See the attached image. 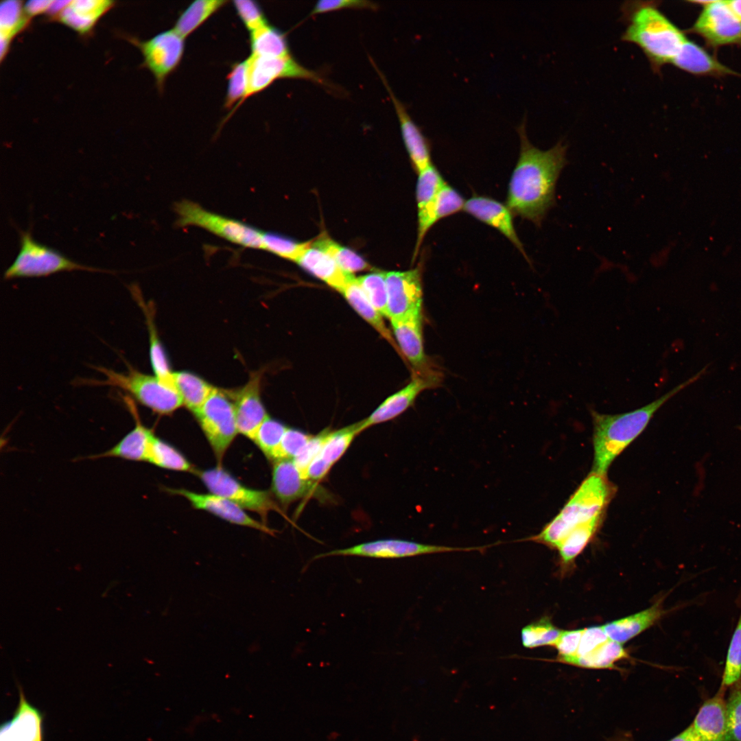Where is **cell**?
Wrapping results in <instances>:
<instances>
[{
    "label": "cell",
    "instance_id": "51",
    "mask_svg": "<svg viewBox=\"0 0 741 741\" xmlns=\"http://www.w3.org/2000/svg\"><path fill=\"white\" fill-rule=\"evenodd\" d=\"M377 7L375 3L365 0H321L315 4L309 16L346 8L375 10Z\"/></svg>",
    "mask_w": 741,
    "mask_h": 741
},
{
    "label": "cell",
    "instance_id": "16",
    "mask_svg": "<svg viewBox=\"0 0 741 741\" xmlns=\"http://www.w3.org/2000/svg\"><path fill=\"white\" fill-rule=\"evenodd\" d=\"M168 493L186 498L191 506L207 511L231 524L254 528L274 535V530L266 524L250 517L245 510L231 500L213 493H199L184 489H165Z\"/></svg>",
    "mask_w": 741,
    "mask_h": 741
},
{
    "label": "cell",
    "instance_id": "6",
    "mask_svg": "<svg viewBox=\"0 0 741 741\" xmlns=\"http://www.w3.org/2000/svg\"><path fill=\"white\" fill-rule=\"evenodd\" d=\"M19 250L3 274L5 280L47 277L58 272L87 271L115 273L113 271L75 262L60 252L37 242L30 229L19 230Z\"/></svg>",
    "mask_w": 741,
    "mask_h": 741
},
{
    "label": "cell",
    "instance_id": "11",
    "mask_svg": "<svg viewBox=\"0 0 741 741\" xmlns=\"http://www.w3.org/2000/svg\"><path fill=\"white\" fill-rule=\"evenodd\" d=\"M489 545L480 547H454L425 544L412 541L386 539L362 543L353 546L332 550L316 555L314 560L331 556H355L379 558H398L421 555L451 552L483 551Z\"/></svg>",
    "mask_w": 741,
    "mask_h": 741
},
{
    "label": "cell",
    "instance_id": "56",
    "mask_svg": "<svg viewBox=\"0 0 741 741\" xmlns=\"http://www.w3.org/2000/svg\"><path fill=\"white\" fill-rule=\"evenodd\" d=\"M54 1H29L23 4V8L25 12L29 18L32 19V17L43 13H49Z\"/></svg>",
    "mask_w": 741,
    "mask_h": 741
},
{
    "label": "cell",
    "instance_id": "8",
    "mask_svg": "<svg viewBox=\"0 0 741 741\" xmlns=\"http://www.w3.org/2000/svg\"><path fill=\"white\" fill-rule=\"evenodd\" d=\"M193 414L220 464L239 433L235 406L228 391L215 388Z\"/></svg>",
    "mask_w": 741,
    "mask_h": 741
},
{
    "label": "cell",
    "instance_id": "54",
    "mask_svg": "<svg viewBox=\"0 0 741 741\" xmlns=\"http://www.w3.org/2000/svg\"><path fill=\"white\" fill-rule=\"evenodd\" d=\"M583 629L564 631L554 646L558 650L556 661L576 655Z\"/></svg>",
    "mask_w": 741,
    "mask_h": 741
},
{
    "label": "cell",
    "instance_id": "18",
    "mask_svg": "<svg viewBox=\"0 0 741 741\" xmlns=\"http://www.w3.org/2000/svg\"><path fill=\"white\" fill-rule=\"evenodd\" d=\"M259 386L260 377L256 374L239 390L228 391L235 406L238 432L252 440L269 417L261 399Z\"/></svg>",
    "mask_w": 741,
    "mask_h": 741
},
{
    "label": "cell",
    "instance_id": "15",
    "mask_svg": "<svg viewBox=\"0 0 741 741\" xmlns=\"http://www.w3.org/2000/svg\"><path fill=\"white\" fill-rule=\"evenodd\" d=\"M440 380L439 373L435 370L414 373L407 386L388 397L367 418L359 422L360 431L397 417L413 404L422 391L435 387Z\"/></svg>",
    "mask_w": 741,
    "mask_h": 741
},
{
    "label": "cell",
    "instance_id": "21",
    "mask_svg": "<svg viewBox=\"0 0 741 741\" xmlns=\"http://www.w3.org/2000/svg\"><path fill=\"white\" fill-rule=\"evenodd\" d=\"M373 65L379 75L380 78L388 92L397 115L405 148L410 156L413 167L417 172L419 173L432 164L431 162L429 141L411 119L405 107L397 98L385 77L374 62H373Z\"/></svg>",
    "mask_w": 741,
    "mask_h": 741
},
{
    "label": "cell",
    "instance_id": "49",
    "mask_svg": "<svg viewBox=\"0 0 741 741\" xmlns=\"http://www.w3.org/2000/svg\"><path fill=\"white\" fill-rule=\"evenodd\" d=\"M233 7L241 21L250 33L268 24L261 5L255 1L235 0Z\"/></svg>",
    "mask_w": 741,
    "mask_h": 741
},
{
    "label": "cell",
    "instance_id": "41",
    "mask_svg": "<svg viewBox=\"0 0 741 741\" xmlns=\"http://www.w3.org/2000/svg\"><path fill=\"white\" fill-rule=\"evenodd\" d=\"M445 183L440 172L432 164L419 173L416 185L418 220L425 215L439 190Z\"/></svg>",
    "mask_w": 741,
    "mask_h": 741
},
{
    "label": "cell",
    "instance_id": "39",
    "mask_svg": "<svg viewBox=\"0 0 741 741\" xmlns=\"http://www.w3.org/2000/svg\"><path fill=\"white\" fill-rule=\"evenodd\" d=\"M228 84L224 106L231 111L227 116L228 120L241 105L246 94L248 86V58L234 62L227 75ZM225 120L223 123L225 122Z\"/></svg>",
    "mask_w": 741,
    "mask_h": 741
},
{
    "label": "cell",
    "instance_id": "36",
    "mask_svg": "<svg viewBox=\"0 0 741 741\" xmlns=\"http://www.w3.org/2000/svg\"><path fill=\"white\" fill-rule=\"evenodd\" d=\"M604 516L599 517L573 529L560 543L558 551L560 562L565 568L572 565L593 539L602 525Z\"/></svg>",
    "mask_w": 741,
    "mask_h": 741
},
{
    "label": "cell",
    "instance_id": "32",
    "mask_svg": "<svg viewBox=\"0 0 741 741\" xmlns=\"http://www.w3.org/2000/svg\"><path fill=\"white\" fill-rule=\"evenodd\" d=\"M352 307L390 344H394L391 333L386 326L383 316L375 308L359 284L357 278L351 280L340 292Z\"/></svg>",
    "mask_w": 741,
    "mask_h": 741
},
{
    "label": "cell",
    "instance_id": "33",
    "mask_svg": "<svg viewBox=\"0 0 741 741\" xmlns=\"http://www.w3.org/2000/svg\"><path fill=\"white\" fill-rule=\"evenodd\" d=\"M228 2L226 0L194 1L180 13L173 29L186 38Z\"/></svg>",
    "mask_w": 741,
    "mask_h": 741
},
{
    "label": "cell",
    "instance_id": "12",
    "mask_svg": "<svg viewBox=\"0 0 741 741\" xmlns=\"http://www.w3.org/2000/svg\"><path fill=\"white\" fill-rule=\"evenodd\" d=\"M702 10L691 31L701 36L712 47L741 46V19L727 1H692Z\"/></svg>",
    "mask_w": 741,
    "mask_h": 741
},
{
    "label": "cell",
    "instance_id": "43",
    "mask_svg": "<svg viewBox=\"0 0 741 741\" xmlns=\"http://www.w3.org/2000/svg\"><path fill=\"white\" fill-rule=\"evenodd\" d=\"M562 631L554 626L548 618H543L521 629L522 644L527 648L554 646Z\"/></svg>",
    "mask_w": 741,
    "mask_h": 741
},
{
    "label": "cell",
    "instance_id": "13",
    "mask_svg": "<svg viewBox=\"0 0 741 741\" xmlns=\"http://www.w3.org/2000/svg\"><path fill=\"white\" fill-rule=\"evenodd\" d=\"M248 62V86L242 104L266 89L274 81L282 78L305 79L330 87V84L322 76L302 66L292 55L278 58L250 55Z\"/></svg>",
    "mask_w": 741,
    "mask_h": 741
},
{
    "label": "cell",
    "instance_id": "30",
    "mask_svg": "<svg viewBox=\"0 0 741 741\" xmlns=\"http://www.w3.org/2000/svg\"><path fill=\"white\" fill-rule=\"evenodd\" d=\"M129 290L142 309L145 316L149 333L150 358L154 375L165 383L174 385L173 373L171 371L167 357L155 327L153 307L150 303H145L141 296V290L137 285H130Z\"/></svg>",
    "mask_w": 741,
    "mask_h": 741
},
{
    "label": "cell",
    "instance_id": "57",
    "mask_svg": "<svg viewBox=\"0 0 741 741\" xmlns=\"http://www.w3.org/2000/svg\"><path fill=\"white\" fill-rule=\"evenodd\" d=\"M670 741H702L692 725Z\"/></svg>",
    "mask_w": 741,
    "mask_h": 741
},
{
    "label": "cell",
    "instance_id": "20",
    "mask_svg": "<svg viewBox=\"0 0 741 741\" xmlns=\"http://www.w3.org/2000/svg\"><path fill=\"white\" fill-rule=\"evenodd\" d=\"M463 210L499 231L529 261L514 227L513 214L507 206L489 197L475 196L465 201Z\"/></svg>",
    "mask_w": 741,
    "mask_h": 741
},
{
    "label": "cell",
    "instance_id": "2",
    "mask_svg": "<svg viewBox=\"0 0 741 741\" xmlns=\"http://www.w3.org/2000/svg\"><path fill=\"white\" fill-rule=\"evenodd\" d=\"M703 373L681 383L661 397L635 410L607 414L591 410L593 459L591 472L607 475L613 461L645 430L656 412Z\"/></svg>",
    "mask_w": 741,
    "mask_h": 741
},
{
    "label": "cell",
    "instance_id": "19",
    "mask_svg": "<svg viewBox=\"0 0 741 741\" xmlns=\"http://www.w3.org/2000/svg\"><path fill=\"white\" fill-rule=\"evenodd\" d=\"M135 421V425L117 444L110 449L87 458H119L131 461H146L153 438L152 430L141 423L134 399L128 395L122 396Z\"/></svg>",
    "mask_w": 741,
    "mask_h": 741
},
{
    "label": "cell",
    "instance_id": "59",
    "mask_svg": "<svg viewBox=\"0 0 741 741\" xmlns=\"http://www.w3.org/2000/svg\"><path fill=\"white\" fill-rule=\"evenodd\" d=\"M611 741H631V740H628L626 738H615V739H613V740H611Z\"/></svg>",
    "mask_w": 741,
    "mask_h": 741
},
{
    "label": "cell",
    "instance_id": "52",
    "mask_svg": "<svg viewBox=\"0 0 741 741\" xmlns=\"http://www.w3.org/2000/svg\"><path fill=\"white\" fill-rule=\"evenodd\" d=\"M609 639L603 626H591L583 629L580 644L575 657H584L592 652ZM573 656V657H574Z\"/></svg>",
    "mask_w": 741,
    "mask_h": 741
},
{
    "label": "cell",
    "instance_id": "23",
    "mask_svg": "<svg viewBox=\"0 0 741 741\" xmlns=\"http://www.w3.org/2000/svg\"><path fill=\"white\" fill-rule=\"evenodd\" d=\"M314 483L303 475L293 460L274 462L272 490L281 505L288 506L293 502L312 493L316 489Z\"/></svg>",
    "mask_w": 741,
    "mask_h": 741
},
{
    "label": "cell",
    "instance_id": "38",
    "mask_svg": "<svg viewBox=\"0 0 741 741\" xmlns=\"http://www.w3.org/2000/svg\"><path fill=\"white\" fill-rule=\"evenodd\" d=\"M147 462L166 469L195 473L197 472L184 455L156 436L152 441Z\"/></svg>",
    "mask_w": 741,
    "mask_h": 741
},
{
    "label": "cell",
    "instance_id": "42",
    "mask_svg": "<svg viewBox=\"0 0 741 741\" xmlns=\"http://www.w3.org/2000/svg\"><path fill=\"white\" fill-rule=\"evenodd\" d=\"M311 246L326 252L347 272L352 274L371 268L359 255L339 245L327 236L320 237Z\"/></svg>",
    "mask_w": 741,
    "mask_h": 741
},
{
    "label": "cell",
    "instance_id": "37",
    "mask_svg": "<svg viewBox=\"0 0 741 741\" xmlns=\"http://www.w3.org/2000/svg\"><path fill=\"white\" fill-rule=\"evenodd\" d=\"M628 657V654L621 644L609 639L587 655L571 657L559 662L585 668L614 669L615 662Z\"/></svg>",
    "mask_w": 741,
    "mask_h": 741
},
{
    "label": "cell",
    "instance_id": "29",
    "mask_svg": "<svg viewBox=\"0 0 741 741\" xmlns=\"http://www.w3.org/2000/svg\"><path fill=\"white\" fill-rule=\"evenodd\" d=\"M464 200L454 188L445 183L439 190L425 215L418 220V235L413 258L419 252L423 238L438 220L463 209Z\"/></svg>",
    "mask_w": 741,
    "mask_h": 741
},
{
    "label": "cell",
    "instance_id": "44",
    "mask_svg": "<svg viewBox=\"0 0 741 741\" xmlns=\"http://www.w3.org/2000/svg\"><path fill=\"white\" fill-rule=\"evenodd\" d=\"M287 429L284 424L270 417L259 427L253 441L268 460L273 461Z\"/></svg>",
    "mask_w": 741,
    "mask_h": 741
},
{
    "label": "cell",
    "instance_id": "28",
    "mask_svg": "<svg viewBox=\"0 0 741 741\" xmlns=\"http://www.w3.org/2000/svg\"><path fill=\"white\" fill-rule=\"evenodd\" d=\"M662 600H658L646 610L603 625L609 638L622 644L652 626L665 613Z\"/></svg>",
    "mask_w": 741,
    "mask_h": 741
},
{
    "label": "cell",
    "instance_id": "9",
    "mask_svg": "<svg viewBox=\"0 0 741 741\" xmlns=\"http://www.w3.org/2000/svg\"><path fill=\"white\" fill-rule=\"evenodd\" d=\"M196 474L211 493L231 500L244 510L259 514L264 524L270 511L287 518L270 492L245 486L220 466L198 470Z\"/></svg>",
    "mask_w": 741,
    "mask_h": 741
},
{
    "label": "cell",
    "instance_id": "3",
    "mask_svg": "<svg viewBox=\"0 0 741 741\" xmlns=\"http://www.w3.org/2000/svg\"><path fill=\"white\" fill-rule=\"evenodd\" d=\"M617 488L607 475L591 472L570 496L563 508L541 532L522 541H531L556 549L575 528L604 516Z\"/></svg>",
    "mask_w": 741,
    "mask_h": 741
},
{
    "label": "cell",
    "instance_id": "47",
    "mask_svg": "<svg viewBox=\"0 0 741 741\" xmlns=\"http://www.w3.org/2000/svg\"><path fill=\"white\" fill-rule=\"evenodd\" d=\"M263 250L282 258L296 261L311 243L296 242L287 237L272 232H263Z\"/></svg>",
    "mask_w": 741,
    "mask_h": 741
},
{
    "label": "cell",
    "instance_id": "27",
    "mask_svg": "<svg viewBox=\"0 0 741 741\" xmlns=\"http://www.w3.org/2000/svg\"><path fill=\"white\" fill-rule=\"evenodd\" d=\"M672 64L687 73L698 75H740L722 64L702 47L689 40L684 43Z\"/></svg>",
    "mask_w": 741,
    "mask_h": 741
},
{
    "label": "cell",
    "instance_id": "50",
    "mask_svg": "<svg viewBox=\"0 0 741 741\" xmlns=\"http://www.w3.org/2000/svg\"><path fill=\"white\" fill-rule=\"evenodd\" d=\"M299 430L287 428L274 456L273 462L280 460H293L311 438Z\"/></svg>",
    "mask_w": 741,
    "mask_h": 741
},
{
    "label": "cell",
    "instance_id": "48",
    "mask_svg": "<svg viewBox=\"0 0 741 741\" xmlns=\"http://www.w3.org/2000/svg\"><path fill=\"white\" fill-rule=\"evenodd\" d=\"M726 708L725 741H741V679L731 686Z\"/></svg>",
    "mask_w": 741,
    "mask_h": 741
},
{
    "label": "cell",
    "instance_id": "1",
    "mask_svg": "<svg viewBox=\"0 0 741 741\" xmlns=\"http://www.w3.org/2000/svg\"><path fill=\"white\" fill-rule=\"evenodd\" d=\"M520 154L508 185L506 206L515 215L541 225L554 202L555 186L566 163V145L561 142L541 150L529 141L526 120L517 128Z\"/></svg>",
    "mask_w": 741,
    "mask_h": 741
},
{
    "label": "cell",
    "instance_id": "22",
    "mask_svg": "<svg viewBox=\"0 0 741 741\" xmlns=\"http://www.w3.org/2000/svg\"><path fill=\"white\" fill-rule=\"evenodd\" d=\"M19 701L12 718L3 723L0 741H44L43 714L26 699L19 687Z\"/></svg>",
    "mask_w": 741,
    "mask_h": 741
},
{
    "label": "cell",
    "instance_id": "40",
    "mask_svg": "<svg viewBox=\"0 0 741 741\" xmlns=\"http://www.w3.org/2000/svg\"><path fill=\"white\" fill-rule=\"evenodd\" d=\"M360 432L359 422L338 430L327 432L319 455L332 467Z\"/></svg>",
    "mask_w": 741,
    "mask_h": 741
},
{
    "label": "cell",
    "instance_id": "53",
    "mask_svg": "<svg viewBox=\"0 0 741 741\" xmlns=\"http://www.w3.org/2000/svg\"><path fill=\"white\" fill-rule=\"evenodd\" d=\"M327 430L316 436H312L309 441L293 459L294 462L305 476V473L309 464L318 456L320 452Z\"/></svg>",
    "mask_w": 741,
    "mask_h": 741
},
{
    "label": "cell",
    "instance_id": "35",
    "mask_svg": "<svg viewBox=\"0 0 741 741\" xmlns=\"http://www.w3.org/2000/svg\"><path fill=\"white\" fill-rule=\"evenodd\" d=\"M173 381L183 405L193 414L203 405L215 388L199 376L187 371L173 373Z\"/></svg>",
    "mask_w": 741,
    "mask_h": 741
},
{
    "label": "cell",
    "instance_id": "26",
    "mask_svg": "<svg viewBox=\"0 0 741 741\" xmlns=\"http://www.w3.org/2000/svg\"><path fill=\"white\" fill-rule=\"evenodd\" d=\"M296 262L340 292L355 277L344 270L329 254L311 244Z\"/></svg>",
    "mask_w": 741,
    "mask_h": 741
},
{
    "label": "cell",
    "instance_id": "25",
    "mask_svg": "<svg viewBox=\"0 0 741 741\" xmlns=\"http://www.w3.org/2000/svg\"><path fill=\"white\" fill-rule=\"evenodd\" d=\"M725 690L726 687L720 686L716 695L703 703L691 725L702 741H725Z\"/></svg>",
    "mask_w": 741,
    "mask_h": 741
},
{
    "label": "cell",
    "instance_id": "45",
    "mask_svg": "<svg viewBox=\"0 0 741 741\" xmlns=\"http://www.w3.org/2000/svg\"><path fill=\"white\" fill-rule=\"evenodd\" d=\"M741 679V609L727 651L721 685L731 687Z\"/></svg>",
    "mask_w": 741,
    "mask_h": 741
},
{
    "label": "cell",
    "instance_id": "46",
    "mask_svg": "<svg viewBox=\"0 0 741 741\" xmlns=\"http://www.w3.org/2000/svg\"><path fill=\"white\" fill-rule=\"evenodd\" d=\"M365 294L383 316H387L388 291L386 272H373L357 278Z\"/></svg>",
    "mask_w": 741,
    "mask_h": 741
},
{
    "label": "cell",
    "instance_id": "7",
    "mask_svg": "<svg viewBox=\"0 0 741 741\" xmlns=\"http://www.w3.org/2000/svg\"><path fill=\"white\" fill-rule=\"evenodd\" d=\"M174 209L178 226H198L242 247L263 250V232L250 224L208 211L189 200L175 203Z\"/></svg>",
    "mask_w": 741,
    "mask_h": 741
},
{
    "label": "cell",
    "instance_id": "14",
    "mask_svg": "<svg viewBox=\"0 0 741 741\" xmlns=\"http://www.w3.org/2000/svg\"><path fill=\"white\" fill-rule=\"evenodd\" d=\"M387 318L397 319L422 310V268L386 272Z\"/></svg>",
    "mask_w": 741,
    "mask_h": 741
},
{
    "label": "cell",
    "instance_id": "4",
    "mask_svg": "<svg viewBox=\"0 0 741 741\" xmlns=\"http://www.w3.org/2000/svg\"><path fill=\"white\" fill-rule=\"evenodd\" d=\"M622 40L637 45L655 70L671 63L684 43V33L648 2L633 6Z\"/></svg>",
    "mask_w": 741,
    "mask_h": 741
},
{
    "label": "cell",
    "instance_id": "17",
    "mask_svg": "<svg viewBox=\"0 0 741 741\" xmlns=\"http://www.w3.org/2000/svg\"><path fill=\"white\" fill-rule=\"evenodd\" d=\"M423 320L421 310L390 320L400 349L416 373L434 370L430 366L424 351Z\"/></svg>",
    "mask_w": 741,
    "mask_h": 741
},
{
    "label": "cell",
    "instance_id": "10",
    "mask_svg": "<svg viewBox=\"0 0 741 741\" xmlns=\"http://www.w3.org/2000/svg\"><path fill=\"white\" fill-rule=\"evenodd\" d=\"M143 56V67L155 79L157 89L162 92L167 78L179 67L185 52V39L173 28L156 34L148 40L126 36Z\"/></svg>",
    "mask_w": 741,
    "mask_h": 741
},
{
    "label": "cell",
    "instance_id": "58",
    "mask_svg": "<svg viewBox=\"0 0 741 741\" xmlns=\"http://www.w3.org/2000/svg\"><path fill=\"white\" fill-rule=\"evenodd\" d=\"M734 13L741 19V0L727 1Z\"/></svg>",
    "mask_w": 741,
    "mask_h": 741
},
{
    "label": "cell",
    "instance_id": "31",
    "mask_svg": "<svg viewBox=\"0 0 741 741\" xmlns=\"http://www.w3.org/2000/svg\"><path fill=\"white\" fill-rule=\"evenodd\" d=\"M31 19L21 1H3L0 6L1 62L5 58L14 38L28 25Z\"/></svg>",
    "mask_w": 741,
    "mask_h": 741
},
{
    "label": "cell",
    "instance_id": "34",
    "mask_svg": "<svg viewBox=\"0 0 741 741\" xmlns=\"http://www.w3.org/2000/svg\"><path fill=\"white\" fill-rule=\"evenodd\" d=\"M251 56L285 57L290 56L285 35L269 23L250 33Z\"/></svg>",
    "mask_w": 741,
    "mask_h": 741
},
{
    "label": "cell",
    "instance_id": "55",
    "mask_svg": "<svg viewBox=\"0 0 741 741\" xmlns=\"http://www.w3.org/2000/svg\"><path fill=\"white\" fill-rule=\"evenodd\" d=\"M331 466L326 462L318 454L307 468L305 477L315 482L323 478L329 472Z\"/></svg>",
    "mask_w": 741,
    "mask_h": 741
},
{
    "label": "cell",
    "instance_id": "24",
    "mask_svg": "<svg viewBox=\"0 0 741 741\" xmlns=\"http://www.w3.org/2000/svg\"><path fill=\"white\" fill-rule=\"evenodd\" d=\"M115 2L109 0L67 1L51 18L78 34L91 32L99 19L110 10Z\"/></svg>",
    "mask_w": 741,
    "mask_h": 741
},
{
    "label": "cell",
    "instance_id": "5",
    "mask_svg": "<svg viewBox=\"0 0 741 741\" xmlns=\"http://www.w3.org/2000/svg\"><path fill=\"white\" fill-rule=\"evenodd\" d=\"M105 376L104 380L86 379L85 384L110 386L126 391L132 399L161 415H169L183 405L174 385L160 380L155 375L143 373L128 364L127 373H118L102 366H94Z\"/></svg>",
    "mask_w": 741,
    "mask_h": 741
}]
</instances>
